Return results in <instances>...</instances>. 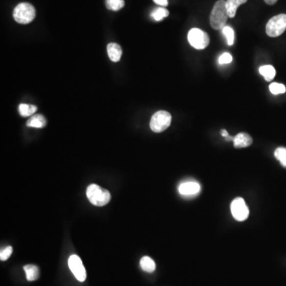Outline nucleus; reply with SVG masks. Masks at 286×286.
Returning <instances> with one entry per match:
<instances>
[{"label":"nucleus","mask_w":286,"mask_h":286,"mask_svg":"<svg viewBox=\"0 0 286 286\" xmlns=\"http://www.w3.org/2000/svg\"><path fill=\"white\" fill-rule=\"evenodd\" d=\"M229 18L226 7V1L219 0L214 5L210 15V24L214 30H222L225 27Z\"/></svg>","instance_id":"f257e3e1"},{"label":"nucleus","mask_w":286,"mask_h":286,"mask_svg":"<svg viewBox=\"0 0 286 286\" xmlns=\"http://www.w3.org/2000/svg\"><path fill=\"white\" fill-rule=\"evenodd\" d=\"M87 196L91 204L97 207L104 206L111 200V194L107 190H103L99 185L92 184L86 191Z\"/></svg>","instance_id":"f03ea898"},{"label":"nucleus","mask_w":286,"mask_h":286,"mask_svg":"<svg viewBox=\"0 0 286 286\" xmlns=\"http://www.w3.org/2000/svg\"><path fill=\"white\" fill-rule=\"evenodd\" d=\"M36 11L33 5L28 2H22L15 6L13 16L15 21L20 24H28L35 18Z\"/></svg>","instance_id":"7ed1b4c3"},{"label":"nucleus","mask_w":286,"mask_h":286,"mask_svg":"<svg viewBox=\"0 0 286 286\" xmlns=\"http://www.w3.org/2000/svg\"><path fill=\"white\" fill-rule=\"evenodd\" d=\"M286 30V15L280 14L269 19L266 26L265 31L266 34L271 38H276L282 35Z\"/></svg>","instance_id":"20e7f679"},{"label":"nucleus","mask_w":286,"mask_h":286,"mask_svg":"<svg viewBox=\"0 0 286 286\" xmlns=\"http://www.w3.org/2000/svg\"><path fill=\"white\" fill-rule=\"evenodd\" d=\"M172 116L166 111H159L154 114L149 122L152 131L155 133H161L166 131L170 126Z\"/></svg>","instance_id":"39448f33"},{"label":"nucleus","mask_w":286,"mask_h":286,"mask_svg":"<svg viewBox=\"0 0 286 286\" xmlns=\"http://www.w3.org/2000/svg\"><path fill=\"white\" fill-rule=\"evenodd\" d=\"M188 41L191 47L196 49H204L208 47L210 42L209 34L198 28L190 30L188 34Z\"/></svg>","instance_id":"423d86ee"},{"label":"nucleus","mask_w":286,"mask_h":286,"mask_svg":"<svg viewBox=\"0 0 286 286\" xmlns=\"http://www.w3.org/2000/svg\"><path fill=\"white\" fill-rule=\"evenodd\" d=\"M231 210L234 218L237 221L246 220L249 216V209L244 200L241 197H237L231 204Z\"/></svg>","instance_id":"0eeeda50"},{"label":"nucleus","mask_w":286,"mask_h":286,"mask_svg":"<svg viewBox=\"0 0 286 286\" xmlns=\"http://www.w3.org/2000/svg\"><path fill=\"white\" fill-rule=\"evenodd\" d=\"M69 266L72 273L79 282H84L86 280V270L80 257L76 255H71L69 259Z\"/></svg>","instance_id":"6e6552de"},{"label":"nucleus","mask_w":286,"mask_h":286,"mask_svg":"<svg viewBox=\"0 0 286 286\" xmlns=\"http://www.w3.org/2000/svg\"><path fill=\"white\" fill-rule=\"evenodd\" d=\"M179 192L182 196H196L200 191V185L196 181H186L179 186Z\"/></svg>","instance_id":"1a4fd4ad"},{"label":"nucleus","mask_w":286,"mask_h":286,"mask_svg":"<svg viewBox=\"0 0 286 286\" xmlns=\"http://www.w3.org/2000/svg\"><path fill=\"white\" fill-rule=\"evenodd\" d=\"M233 143L236 148H246L252 144L253 139L246 133H239L234 137Z\"/></svg>","instance_id":"9d476101"},{"label":"nucleus","mask_w":286,"mask_h":286,"mask_svg":"<svg viewBox=\"0 0 286 286\" xmlns=\"http://www.w3.org/2000/svg\"><path fill=\"white\" fill-rule=\"evenodd\" d=\"M107 49L110 59L113 62H118L122 56V48L119 45L116 43H110L107 46Z\"/></svg>","instance_id":"9b49d317"},{"label":"nucleus","mask_w":286,"mask_h":286,"mask_svg":"<svg viewBox=\"0 0 286 286\" xmlns=\"http://www.w3.org/2000/svg\"><path fill=\"white\" fill-rule=\"evenodd\" d=\"M246 2L247 0H227L226 7H227V14L229 18H232V19L235 18L238 6Z\"/></svg>","instance_id":"f8f14e48"},{"label":"nucleus","mask_w":286,"mask_h":286,"mask_svg":"<svg viewBox=\"0 0 286 286\" xmlns=\"http://www.w3.org/2000/svg\"><path fill=\"white\" fill-rule=\"evenodd\" d=\"M47 119L42 115H35L32 116L30 119L28 120V126L34 127V128H43L47 125Z\"/></svg>","instance_id":"ddd939ff"},{"label":"nucleus","mask_w":286,"mask_h":286,"mask_svg":"<svg viewBox=\"0 0 286 286\" xmlns=\"http://www.w3.org/2000/svg\"><path fill=\"white\" fill-rule=\"evenodd\" d=\"M26 279L29 282L38 280L39 278V269L34 265H26L24 266Z\"/></svg>","instance_id":"4468645a"},{"label":"nucleus","mask_w":286,"mask_h":286,"mask_svg":"<svg viewBox=\"0 0 286 286\" xmlns=\"http://www.w3.org/2000/svg\"><path fill=\"white\" fill-rule=\"evenodd\" d=\"M259 72L266 81H271L274 80L276 75V70L274 66H263L259 68Z\"/></svg>","instance_id":"2eb2a0df"},{"label":"nucleus","mask_w":286,"mask_h":286,"mask_svg":"<svg viewBox=\"0 0 286 286\" xmlns=\"http://www.w3.org/2000/svg\"><path fill=\"white\" fill-rule=\"evenodd\" d=\"M140 266L144 271L152 273L156 269V264L154 260L148 256L143 257L140 261Z\"/></svg>","instance_id":"dca6fc26"},{"label":"nucleus","mask_w":286,"mask_h":286,"mask_svg":"<svg viewBox=\"0 0 286 286\" xmlns=\"http://www.w3.org/2000/svg\"><path fill=\"white\" fill-rule=\"evenodd\" d=\"M37 111V107L31 104H26V103H21L19 106V112L23 117H28L35 113Z\"/></svg>","instance_id":"f3484780"},{"label":"nucleus","mask_w":286,"mask_h":286,"mask_svg":"<svg viewBox=\"0 0 286 286\" xmlns=\"http://www.w3.org/2000/svg\"><path fill=\"white\" fill-rule=\"evenodd\" d=\"M168 15H169V12L167 9L164 8V7H158L152 12L151 17L155 21L159 22L162 21V19H165V18L168 17Z\"/></svg>","instance_id":"a211bd4d"},{"label":"nucleus","mask_w":286,"mask_h":286,"mask_svg":"<svg viewBox=\"0 0 286 286\" xmlns=\"http://www.w3.org/2000/svg\"><path fill=\"white\" fill-rule=\"evenodd\" d=\"M124 0H106V6L112 11H117L124 6Z\"/></svg>","instance_id":"6ab92c4d"},{"label":"nucleus","mask_w":286,"mask_h":286,"mask_svg":"<svg viewBox=\"0 0 286 286\" xmlns=\"http://www.w3.org/2000/svg\"><path fill=\"white\" fill-rule=\"evenodd\" d=\"M223 35L225 36L226 39H227V44L229 46H232L235 42V32L231 26L226 25L225 27L223 28Z\"/></svg>","instance_id":"aec40b11"},{"label":"nucleus","mask_w":286,"mask_h":286,"mask_svg":"<svg viewBox=\"0 0 286 286\" xmlns=\"http://www.w3.org/2000/svg\"><path fill=\"white\" fill-rule=\"evenodd\" d=\"M274 156L281 162L282 167L286 168V148L278 147L274 152Z\"/></svg>","instance_id":"412c9836"},{"label":"nucleus","mask_w":286,"mask_h":286,"mask_svg":"<svg viewBox=\"0 0 286 286\" xmlns=\"http://www.w3.org/2000/svg\"><path fill=\"white\" fill-rule=\"evenodd\" d=\"M269 91L274 95H279L286 93V88L284 84H279V83H272L269 85Z\"/></svg>","instance_id":"4be33fe9"},{"label":"nucleus","mask_w":286,"mask_h":286,"mask_svg":"<svg viewBox=\"0 0 286 286\" xmlns=\"http://www.w3.org/2000/svg\"><path fill=\"white\" fill-rule=\"evenodd\" d=\"M13 252V249L11 246H7L4 250H1L0 252V259L1 261H6L11 257Z\"/></svg>","instance_id":"5701e85b"},{"label":"nucleus","mask_w":286,"mask_h":286,"mask_svg":"<svg viewBox=\"0 0 286 286\" xmlns=\"http://www.w3.org/2000/svg\"><path fill=\"white\" fill-rule=\"evenodd\" d=\"M233 60L232 55L229 53H223L219 57V65H226V64H230Z\"/></svg>","instance_id":"b1692460"},{"label":"nucleus","mask_w":286,"mask_h":286,"mask_svg":"<svg viewBox=\"0 0 286 286\" xmlns=\"http://www.w3.org/2000/svg\"><path fill=\"white\" fill-rule=\"evenodd\" d=\"M156 4L162 6H167L168 5V0H153Z\"/></svg>","instance_id":"393cba45"},{"label":"nucleus","mask_w":286,"mask_h":286,"mask_svg":"<svg viewBox=\"0 0 286 286\" xmlns=\"http://www.w3.org/2000/svg\"><path fill=\"white\" fill-rule=\"evenodd\" d=\"M220 133L221 135H222L223 138H225V139L229 136V134L227 132V130H222V131H220Z\"/></svg>","instance_id":"a878e982"},{"label":"nucleus","mask_w":286,"mask_h":286,"mask_svg":"<svg viewBox=\"0 0 286 286\" xmlns=\"http://www.w3.org/2000/svg\"><path fill=\"white\" fill-rule=\"evenodd\" d=\"M268 5H274L278 2V0H264Z\"/></svg>","instance_id":"bb28decb"},{"label":"nucleus","mask_w":286,"mask_h":286,"mask_svg":"<svg viewBox=\"0 0 286 286\" xmlns=\"http://www.w3.org/2000/svg\"><path fill=\"white\" fill-rule=\"evenodd\" d=\"M226 140H227V141H233L234 138L231 137V136H228V137L226 138Z\"/></svg>","instance_id":"cd10ccee"}]
</instances>
